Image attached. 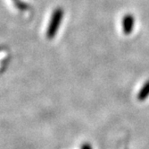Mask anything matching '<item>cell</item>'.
I'll return each mask as SVG.
<instances>
[{"mask_svg":"<svg viewBox=\"0 0 149 149\" xmlns=\"http://www.w3.org/2000/svg\"><path fill=\"white\" fill-rule=\"evenodd\" d=\"M63 15L64 12L61 7H57L54 10L46 32V36L48 40H52L56 36L63 18Z\"/></svg>","mask_w":149,"mask_h":149,"instance_id":"cell-1","label":"cell"},{"mask_svg":"<svg viewBox=\"0 0 149 149\" xmlns=\"http://www.w3.org/2000/svg\"><path fill=\"white\" fill-rule=\"evenodd\" d=\"M123 32L125 35H130L133 29H134V25H135V17L131 15V13H127L123 17Z\"/></svg>","mask_w":149,"mask_h":149,"instance_id":"cell-2","label":"cell"},{"mask_svg":"<svg viewBox=\"0 0 149 149\" xmlns=\"http://www.w3.org/2000/svg\"><path fill=\"white\" fill-rule=\"evenodd\" d=\"M80 149H93V147H92V145L89 143L85 142V143H83L82 145H81Z\"/></svg>","mask_w":149,"mask_h":149,"instance_id":"cell-5","label":"cell"},{"mask_svg":"<svg viewBox=\"0 0 149 149\" xmlns=\"http://www.w3.org/2000/svg\"><path fill=\"white\" fill-rule=\"evenodd\" d=\"M15 1H17V0H15Z\"/></svg>","mask_w":149,"mask_h":149,"instance_id":"cell-6","label":"cell"},{"mask_svg":"<svg viewBox=\"0 0 149 149\" xmlns=\"http://www.w3.org/2000/svg\"><path fill=\"white\" fill-rule=\"evenodd\" d=\"M15 6L20 9V10H26L27 8H28V5L20 1V0H17V1H15Z\"/></svg>","mask_w":149,"mask_h":149,"instance_id":"cell-4","label":"cell"},{"mask_svg":"<svg viewBox=\"0 0 149 149\" xmlns=\"http://www.w3.org/2000/svg\"><path fill=\"white\" fill-rule=\"evenodd\" d=\"M148 97H149V79L144 83V85L139 89L137 95V98L139 102H144Z\"/></svg>","mask_w":149,"mask_h":149,"instance_id":"cell-3","label":"cell"}]
</instances>
